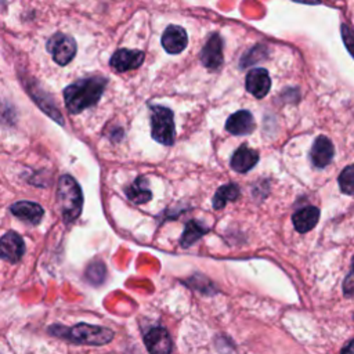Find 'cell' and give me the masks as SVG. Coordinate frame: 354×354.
<instances>
[{"instance_id":"17","label":"cell","mask_w":354,"mask_h":354,"mask_svg":"<svg viewBox=\"0 0 354 354\" xmlns=\"http://www.w3.org/2000/svg\"><path fill=\"white\" fill-rule=\"evenodd\" d=\"M126 195L134 203H145L152 198V192L148 188V183L144 177H137L134 183L126 187Z\"/></svg>"},{"instance_id":"14","label":"cell","mask_w":354,"mask_h":354,"mask_svg":"<svg viewBox=\"0 0 354 354\" xmlns=\"http://www.w3.org/2000/svg\"><path fill=\"white\" fill-rule=\"evenodd\" d=\"M257 151L249 148L248 145H241L231 158V167L238 173H246L257 163Z\"/></svg>"},{"instance_id":"7","label":"cell","mask_w":354,"mask_h":354,"mask_svg":"<svg viewBox=\"0 0 354 354\" xmlns=\"http://www.w3.org/2000/svg\"><path fill=\"white\" fill-rule=\"evenodd\" d=\"M142 61H144L142 51L120 48L113 53L109 64L116 72H126V71L138 68L142 64Z\"/></svg>"},{"instance_id":"22","label":"cell","mask_w":354,"mask_h":354,"mask_svg":"<svg viewBox=\"0 0 354 354\" xmlns=\"http://www.w3.org/2000/svg\"><path fill=\"white\" fill-rule=\"evenodd\" d=\"M342 36H343V40H344V44H346L347 50L354 57V33H353L351 28L347 26L346 24L342 25Z\"/></svg>"},{"instance_id":"11","label":"cell","mask_w":354,"mask_h":354,"mask_svg":"<svg viewBox=\"0 0 354 354\" xmlns=\"http://www.w3.org/2000/svg\"><path fill=\"white\" fill-rule=\"evenodd\" d=\"M188 43L187 32L178 25H170L162 35V46L169 54L181 53Z\"/></svg>"},{"instance_id":"23","label":"cell","mask_w":354,"mask_h":354,"mask_svg":"<svg viewBox=\"0 0 354 354\" xmlns=\"http://www.w3.org/2000/svg\"><path fill=\"white\" fill-rule=\"evenodd\" d=\"M344 292L347 296L354 295V272H351L344 281Z\"/></svg>"},{"instance_id":"3","label":"cell","mask_w":354,"mask_h":354,"mask_svg":"<svg viewBox=\"0 0 354 354\" xmlns=\"http://www.w3.org/2000/svg\"><path fill=\"white\" fill-rule=\"evenodd\" d=\"M57 203L66 223H71L80 216L83 195L73 177L68 174L59 177L57 187Z\"/></svg>"},{"instance_id":"4","label":"cell","mask_w":354,"mask_h":354,"mask_svg":"<svg viewBox=\"0 0 354 354\" xmlns=\"http://www.w3.org/2000/svg\"><path fill=\"white\" fill-rule=\"evenodd\" d=\"M151 133L152 138L163 145H171L174 142L176 130L173 122V111L166 106H151Z\"/></svg>"},{"instance_id":"21","label":"cell","mask_w":354,"mask_h":354,"mask_svg":"<svg viewBox=\"0 0 354 354\" xmlns=\"http://www.w3.org/2000/svg\"><path fill=\"white\" fill-rule=\"evenodd\" d=\"M86 278L88 279V282H91L93 285H98L104 281L105 278V266L101 261H94L91 263L87 270H86Z\"/></svg>"},{"instance_id":"16","label":"cell","mask_w":354,"mask_h":354,"mask_svg":"<svg viewBox=\"0 0 354 354\" xmlns=\"http://www.w3.org/2000/svg\"><path fill=\"white\" fill-rule=\"evenodd\" d=\"M11 213L29 224H37L41 220L44 212L40 205H37L35 202L22 201V202H17L11 206Z\"/></svg>"},{"instance_id":"8","label":"cell","mask_w":354,"mask_h":354,"mask_svg":"<svg viewBox=\"0 0 354 354\" xmlns=\"http://www.w3.org/2000/svg\"><path fill=\"white\" fill-rule=\"evenodd\" d=\"M201 61L209 69H217L223 64V40L218 33H213L201 51Z\"/></svg>"},{"instance_id":"24","label":"cell","mask_w":354,"mask_h":354,"mask_svg":"<svg viewBox=\"0 0 354 354\" xmlns=\"http://www.w3.org/2000/svg\"><path fill=\"white\" fill-rule=\"evenodd\" d=\"M342 354H354V340H351L342 351Z\"/></svg>"},{"instance_id":"19","label":"cell","mask_w":354,"mask_h":354,"mask_svg":"<svg viewBox=\"0 0 354 354\" xmlns=\"http://www.w3.org/2000/svg\"><path fill=\"white\" fill-rule=\"evenodd\" d=\"M209 231V228H206L205 225H202L201 223L195 221V220H191L185 224V230H184V234L181 235V239H180V243L181 246L184 248H189L194 242H196L203 234H206Z\"/></svg>"},{"instance_id":"1","label":"cell","mask_w":354,"mask_h":354,"mask_svg":"<svg viewBox=\"0 0 354 354\" xmlns=\"http://www.w3.org/2000/svg\"><path fill=\"white\" fill-rule=\"evenodd\" d=\"M106 86L104 76H91L76 80L64 90V100L71 113H79L93 106L101 97Z\"/></svg>"},{"instance_id":"12","label":"cell","mask_w":354,"mask_h":354,"mask_svg":"<svg viewBox=\"0 0 354 354\" xmlns=\"http://www.w3.org/2000/svg\"><path fill=\"white\" fill-rule=\"evenodd\" d=\"M333 153H335V151H333L332 141L325 136H319L315 138V141L313 144L310 156H311L313 165L321 169L330 163Z\"/></svg>"},{"instance_id":"10","label":"cell","mask_w":354,"mask_h":354,"mask_svg":"<svg viewBox=\"0 0 354 354\" xmlns=\"http://www.w3.org/2000/svg\"><path fill=\"white\" fill-rule=\"evenodd\" d=\"M246 90L257 98H263L271 87V79L264 68H254L246 75Z\"/></svg>"},{"instance_id":"15","label":"cell","mask_w":354,"mask_h":354,"mask_svg":"<svg viewBox=\"0 0 354 354\" xmlns=\"http://www.w3.org/2000/svg\"><path fill=\"white\" fill-rule=\"evenodd\" d=\"M318 220H319V209L315 206L301 207L292 216L293 225L299 232H308L315 227Z\"/></svg>"},{"instance_id":"18","label":"cell","mask_w":354,"mask_h":354,"mask_svg":"<svg viewBox=\"0 0 354 354\" xmlns=\"http://www.w3.org/2000/svg\"><path fill=\"white\" fill-rule=\"evenodd\" d=\"M239 196V188L236 184L234 183H230V184H225V185H221L216 194H214V198H213V207L214 209H223L227 202H231V201H235L236 198Z\"/></svg>"},{"instance_id":"20","label":"cell","mask_w":354,"mask_h":354,"mask_svg":"<svg viewBox=\"0 0 354 354\" xmlns=\"http://www.w3.org/2000/svg\"><path fill=\"white\" fill-rule=\"evenodd\" d=\"M340 189L347 195H354V163L344 167L339 176Z\"/></svg>"},{"instance_id":"2","label":"cell","mask_w":354,"mask_h":354,"mask_svg":"<svg viewBox=\"0 0 354 354\" xmlns=\"http://www.w3.org/2000/svg\"><path fill=\"white\" fill-rule=\"evenodd\" d=\"M50 332L53 335H57L62 339H66L73 343H82V344H93L100 346L105 344L112 340L113 332L104 326H95L88 324H77L72 328H64L59 325H53L50 328Z\"/></svg>"},{"instance_id":"9","label":"cell","mask_w":354,"mask_h":354,"mask_svg":"<svg viewBox=\"0 0 354 354\" xmlns=\"http://www.w3.org/2000/svg\"><path fill=\"white\" fill-rule=\"evenodd\" d=\"M24 250H25L24 241L17 232L10 231L0 238V257L1 259L15 263L22 257Z\"/></svg>"},{"instance_id":"25","label":"cell","mask_w":354,"mask_h":354,"mask_svg":"<svg viewBox=\"0 0 354 354\" xmlns=\"http://www.w3.org/2000/svg\"><path fill=\"white\" fill-rule=\"evenodd\" d=\"M353 268H354V260H353Z\"/></svg>"},{"instance_id":"6","label":"cell","mask_w":354,"mask_h":354,"mask_svg":"<svg viewBox=\"0 0 354 354\" xmlns=\"http://www.w3.org/2000/svg\"><path fill=\"white\" fill-rule=\"evenodd\" d=\"M144 343L149 354H170L171 353V337L169 332L162 326H155L145 333Z\"/></svg>"},{"instance_id":"13","label":"cell","mask_w":354,"mask_h":354,"mask_svg":"<svg viewBox=\"0 0 354 354\" xmlns=\"http://www.w3.org/2000/svg\"><path fill=\"white\" fill-rule=\"evenodd\" d=\"M227 131L235 136H245L254 130V119L249 111H238L232 113L225 123Z\"/></svg>"},{"instance_id":"5","label":"cell","mask_w":354,"mask_h":354,"mask_svg":"<svg viewBox=\"0 0 354 354\" xmlns=\"http://www.w3.org/2000/svg\"><path fill=\"white\" fill-rule=\"evenodd\" d=\"M47 50L53 59L59 65L69 64L76 54V41L72 36L65 33H55L47 41Z\"/></svg>"}]
</instances>
